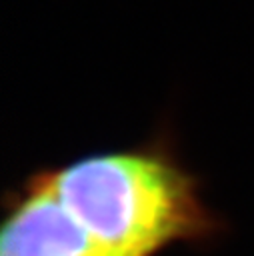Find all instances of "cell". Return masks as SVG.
Instances as JSON below:
<instances>
[{
	"instance_id": "cell-2",
	"label": "cell",
	"mask_w": 254,
	"mask_h": 256,
	"mask_svg": "<svg viewBox=\"0 0 254 256\" xmlns=\"http://www.w3.org/2000/svg\"><path fill=\"white\" fill-rule=\"evenodd\" d=\"M0 256H118L64 206L48 174L34 178L10 208Z\"/></svg>"
},
{
	"instance_id": "cell-1",
	"label": "cell",
	"mask_w": 254,
	"mask_h": 256,
	"mask_svg": "<svg viewBox=\"0 0 254 256\" xmlns=\"http://www.w3.org/2000/svg\"><path fill=\"white\" fill-rule=\"evenodd\" d=\"M48 178L64 206L118 256H152L208 230L190 176L156 154H96Z\"/></svg>"
}]
</instances>
